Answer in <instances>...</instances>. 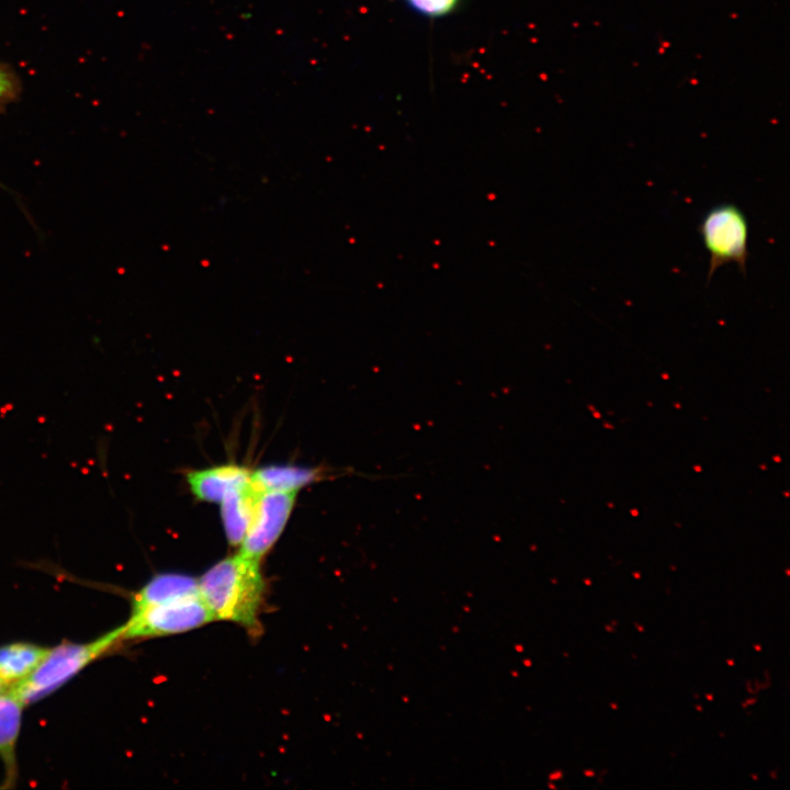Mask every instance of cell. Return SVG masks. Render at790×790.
<instances>
[{
	"mask_svg": "<svg viewBox=\"0 0 790 790\" xmlns=\"http://www.w3.org/2000/svg\"><path fill=\"white\" fill-rule=\"evenodd\" d=\"M199 589L214 620H227L249 632H259L264 580L258 561L240 553L226 557L202 575Z\"/></svg>",
	"mask_w": 790,
	"mask_h": 790,
	"instance_id": "obj_1",
	"label": "cell"
},
{
	"mask_svg": "<svg viewBox=\"0 0 790 790\" xmlns=\"http://www.w3.org/2000/svg\"><path fill=\"white\" fill-rule=\"evenodd\" d=\"M123 627L103 634L90 643L64 642L50 648L37 668L24 680L8 690L25 707L66 684L91 662L122 640Z\"/></svg>",
	"mask_w": 790,
	"mask_h": 790,
	"instance_id": "obj_2",
	"label": "cell"
},
{
	"mask_svg": "<svg viewBox=\"0 0 790 790\" xmlns=\"http://www.w3.org/2000/svg\"><path fill=\"white\" fill-rule=\"evenodd\" d=\"M710 255L708 281L726 263H735L745 273L748 257V224L744 213L732 203L709 210L699 226Z\"/></svg>",
	"mask_w": 790,
	"mask_h": 790,
	"instance_id": "obj_3",
	"label": "cell"
},
{
	"mask_svg": "<svg viewBox=\"0 0 790 790\" xmlns=\"http://www.w3.org/2000/svg\"><path fill=\"white\" fill-rule=\"evenodd\" d=\"M211 621L214 618L201 595L154 603L132 610L128 621L122 625V640L182 633Z\"/></svg>",
	"mask_w": 790,
	"mask_h": 790,
	"instance_id": "obj_4",
	"label": "cell"
},
{
	"mask_svg": "<svg viewBox=\"0 0 790 790\" xmlns=\"http://www.w3.org/2000/svg\"><path fill=\"white\" fill-rule=\"evenodd\" d=\"M297 492H261L240 543V554L260 562L281 535Z\"/></svg>",
	"mask_w": 790,
	"mask_h": 790,
	"instance_id": "obj_5",
	"label": "cell"
},
{
	"mask_svg": "<svg viewBox=\"0 0 790 790\" xmlns=\"http://www.w3.org/2000/svg\"><path fill=\"white\" fill-rule=\"evenodd\" d=\"M250 476L248 469L226 464L190 472L187 479L198 499L219 504L229 493L248 483Z\"/></svg>",
	"mask_w": 790,
	"mask_h": 790,
	"instance_id": "obj_6",
	"label": "cell"
},
{
	"mask_svg": "<svg viewBox=\"0 0 790 790\" xmlns=\"http://www.w3.org/2000/svg\"><path fill=\"white\" fill-rule=\"evenodd\" d=\"M261 492L250 481L229 493L221 504L225 533L232 545H239L247 532Z\"/></svg>",
	"mask_w": 790,
	"mask_h": 790,
	"instance_id": "obj_7",
	"label": "cell"
},
{
	"mask_svg": "<svg viewBox=\"0 0 790 790\" xmlns=\"http://www.w3.org/2000/svg\"><path fill=\"white\" fill-rule=\"evenodd\" d=\"M194 596H200L199 580L184 574L163 573L153 577L134 595L132 610Z\"/></svg>",
	"mask_w": 790,
	"mask_h": 790,
	"instance_id": "obj_8",
	"label": "cell"
},
{
	"mask_svg": "<svg viewBox=\"0 0 790 790\" xmlns=\"http://www.w3.org/2000/svg\"><path fill=\"white\" fill-rule=\"evenodd\" d=\"M50 648L15 642L0 646V679L10 688L27 678L47 656Z\"/></svg>",
	"mask_w": 790,
	"mask_h": 790,
	"instance_id": "obj_9",
	"label": "cell"
},
{
	"mask_svg": "<svg viewBox=\"0 0 790 790\" xmlns=\"http://www.w3.org/2000/svg\"><path fill=\"white\" fill-rule=\"evenodd\" d=\"M23 704L8 690L0 695V757L5 767L7 787L16 779L15 744Z\"/></svg>",
	"mask_w": 790,
	"mask_h": 790,
	"instance_id": "obj_10",
	"label": "cell"
},
{
	"mask_svg": "<svg viewBox=\"0 0 790 790\" xmlns=\"http://www.w3.org/2000/svg\"><path fill=\"white\" fill-rule=\"evenodd\" d=\"M321 474L317 469L270 465L251 473V482L260 492H298Z\"/></svg>",
	"mask_w": 790,
	"mask_h": 790,
	"instance_id": "obj_11",
	"label": "cell"
},
{
	"mask_svg": "<svg viewBox=\"0 0 790 790\" xmlns=\"http://www.w3.org/2000/svg\"><path fill=\"white\" fill-rule=\"evenodd\" d=\"M410 8L418 13L429 16L439 18L449 14L455 9L460 0H405Z\"/></svg>",
	"mask_w": 790,
	"mask_h": 790,
	"instance_id": "obj_12",
	"label": "cell"
},
{
	"mask_svg": "<svg viewBox=\"0 0 790 790\" xmlns=\"http://www.w3.org/2000/svg\"><path fill=\"white\" fill-rule=\"evenodd\" d=\"M12 91V82L7 72L0 69V102Z\"/></svg>",
	"mask_w": 790,
	"mask_h": 790,
	"instance_id": "obj_13",
	"label": "cell"
},
{
	"mask_svg": "<svg viewBox=\"0 0 790 790\" xmlns=\"http://www.w3.org/2000/svg\"><path fill=\"white\" fill-rule=\"evenodd\" d=\"M9 687L0 679V695L7 692Z\"/></svg>",
	"mask_w": 790,
	"mask_h": 790,
	"instance_id": "obj_14",
	"label": "cell"
},
{
	"mask_svg": "<svg viewBox=\"0 0 790 790\" xmlns=\"http://www.w3.org/2000/svg\"><path fill=\"white\" fill-rule=\"evenodd\" d=\"M585 774L589 777L595 776V772L591 770H586Z\"/></svg>",
	"mask_w": 790,
	"mask_h": 790,
	"instance_id": "obj_15",
	"label": "cell"
},
{
	"mask_svg": "<svg viewBox=\"0 0 790 790\" xmlns=\"http://www.w3.org/2000/svg\"><path fill=\"white\" fill-rule=\"evenodd\" d=\"M755 702H756V699H749V700L746 701V706H747V704H753V703H755Z\"/></svg>",
	"mask_w": 790,
	"mask_h": 790,
	"instance_id": "obj_16",
	"label": "cell"
},
{
	"mask_svg": "<svg viewBox=\"0 0 790 790\" xmlns=\"http://www.w3.org/2000/svg\"><path fill=\"white\" fill-rule=\"evenodd\" d=\"M707 698H708L709 700H712V699H713L712 695H707Z\"/></svg>",
	"mask_w": 790,
	"mask_h": 790,
	"instance_id": "obj_17",
	"label": "cell"
},
{
	"mask_svg": "<svg viewBox=\"0 0 790 790\" xmlns=\"http://www.w3.org/2000/svg\"><path fill=\"white\" fill-rule=\"evenodd\" d=\"M606 629H607L608 631H610V632H612V631H613V629H611V628H610V627H608V625L606 627Z\"/></svg>",
	"mask_w": 790,
	"mask_h": 790,
	"instance_id": "obj_18",
	"label": "cell"
},
{
	"mask_svg": "<svg viewBox=\"0 0 790 790\" xmlns=\"http://www.w3.org/2000/svg\"><path fill=\"white\" fill-rule=\"evenodd\" d=\"M754 647L756 648V651H760V646H759V645H755Z\"/></svg>",
	"mask_w": 790,
	"mask_h": 790,
	"instance_id": "obj_19",
	"label": "cell"
},
{
	"mask_svg": "<svg viewBox=\"0 0 790 790\" xmlns=\"http://www.w3.org/2000/svg\"><path fill=\"white\" fill-rule=\"evenodd\" d=\"M611 707H612L613 709H617V706H616V704H613V703H611Z\"/></svg>",
	"mask_w": 790,
	"mask_h": 790,
	"instance_id": "obj_20",
	"label": "cell"
},
{
	"mask_svg": "<svg viewBox=\"0 0 790 790\" xmlns=\"http://www.w3.org/2000/svg\"><path fill=\"white\" fill-rule=\"evenodd\" d=\"M727 664L733 665V661H730V662L727 661Z\"/></svg>",
	"mask_w": 790,
	"mask_h": 790,
	"instance_id": "obj_21",
	"label": "cell"
},
{
	"mask_svg": "<svg viewBox=\"0 0 790 790\" xmlns=\"http://www.w3.org/2000/svg\"><path fill=\"white\" fill-rule=\"evenodd\" d=\"M697 709H698L699 711H701L702 708H701L700 706H697Z\"/></svg>",
	"mask_w": 790,
	"mask_h": 790,
	"instance_id": "obj_22",
	"label": "cell"
}]
</instances>
